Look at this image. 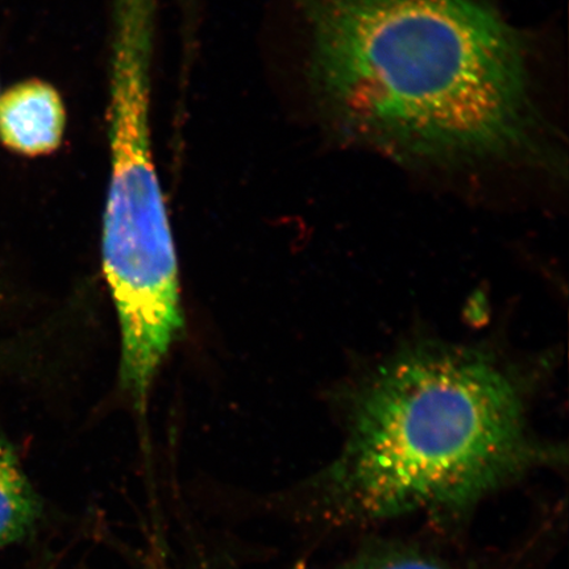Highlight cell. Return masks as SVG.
Returning <instances> with one entry per match:
<instances>
[{"label":"cell","instance_id":"cell-1","mask_svg":"<svg viewBox=\"0 0 569 569\" xmlns=\"http://www.w3.org/2000/svg\"><path fill=\"white\" fill-rule=\"evenodd\" d=\"M327 122L401 162L557 163L528 47L482 0H293Z\"/></svg>","mask_w":569,"mask_h":569},{"label":"cell","instance_id":"cell-2","mask_svg":"<svg viewBox=\"0 0 569 569\" xmlns=\"http://www.w3.org/2000/svg\"><path fill=\"white\" fill-rule=\"evenodd\" d=\"M517 377L483 351L417 347L359 391L327 496L383 518L472 502L538 462Z\"/></svg>","mask_w":569,"mask_h":569},{"label":"cell","instance_id":"cell-3","mask_svg":"<svg viewBox=\"0 0 569 569\" xmlns=\"http://www.w3.org/2000/svg\"><path fill=\"white\" fill-rule=\"evenodd\" d=\"M67 110L52 84L28 80L0 94V142L26 158L51 154L61 146Z\"/></svg>","mask_w":569,"mask_h":569},{"label":"cell","instance_id":"cell-4","mask_svg":"<svg viewBox=\"0 0 569 569\" xmlns=\"http://www.w3.org/2000/svg\"><path fill=\"white\" fill-rule=\"evenodd\" d=\"M41 510L40 497L16 450L0 436V550L30 536Z\"/></svg>","mask_w":569,"mask_h":569},{"label":"cell","instance_id":"cell-5","mask_svg":"<svg viewBox=\"0 0 569 569\" xmlns=\"http://www.w3.org/2000/svg\"><path fill=\"white\" fill-rule=\"evenodd\" d=\"M347 569H445L436 561L415 557V555H386L359 561Z\"/></svg>","mask_w":569,"mask_h":569}]
</instances>
